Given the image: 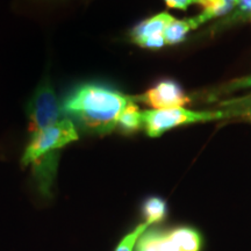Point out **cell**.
<instances>
[{
  "label": "cell",
  "mask_w": 251,
  "mask_h": 251,
  "mask_svg": "<svg viewBox=\"0 0 251 251\" xmlns=\"http://www.w3.org/2000/svg\"><path fill=\"white\" fill-rule=\"evenodd\" d=\"M129 97L100 84H84L75 89L61 103L65 117L84 129L106 135L117 128L118 119Z\"/></svg>",
  "instance_id": "cell-1"
},
{
  "label": "cell",
  "mask_w": 251,
  "mask_h": 251,
  "mask_svg": "<svg viewBox=\"0 0 251 251\" xmlns=\"http://www.w3.org/2000/svg\"><path fill=\"white\" fill-rule=\"evenodd\" d=\"M77 140L76 126L68 117L30 134L21 164L33 166L39 188L45 196L51 194L57 168V151Z\"/></svg>",
  "instance_id": "cell-2"
},
{
  "label": "cell",
  "mask_w": 251,
  "mask_h": 251,
  "mask_svg": "<svg viewBox=\"0 0 251 251\" xmlns=\"http://www.w3.org/2000/svg\"><path fill=\"white\" fill-rule=\"evenodd\" d=\"M228 118L227 111L197 112L183 107L147 109L142 112L143 127L150 137H158L163 133L181 125L207 122Z\"/></svg>",
  "instance_id": "cell-3"
},
{
  "label": "cell",
  "mask_w": 251,
  "mask_h": 251,
  "mask_svg": "<svg viewBox=\"0 0 251 251\" xmlns=\"http://www.w3.org/2000/svg\"><path fill=\"white\" fill-rule=\"evenodd\" d=\"M27 115L30 134L65 117L49 79L43 80L34 92L27 105Z\"/></svg>",
  "instance_id": "cell-4"
},
{
  "label": "cell",
  "mask_w": 251,
  "mask_h": 251,
  "mask_svg": "<svg viewBox=\"0 0 251 251\" xmlns=\"http://www.w3.org/2000/svg\"><path fill=\"white\" fill-rule=\"evenodd\" d=\"M137 101H142L153 109L181 107L191 101L179 84L175 80L165 79L157 83L155 86L137 97Z\"/></svg>",
  "instance_id": "cell-5"
},
{
  "label": "cell",
  "mask_w": 251,
  "mask_h": 251,
  "mask_svg": "<svg viewBox=\"0 0 251 251\" xmlns=\"http://www.w3.org/2000/svg\"><path fill=\"white\" fill-rule=\"evenodd\" d=\"M174 20L175 18L168 12L155 14L153 17L147 19L133 28V30L130 31L131 40L140 46V43L148 37L164 34L165 28Z\"/></svg>",
  "instance_id": "cell-6"
},
{
  "label": "cell",
  "mask_w": 251,
  "mask_h": 251,
  "mask_svg": "<svg viewBox=\"0 0 251 251\" xmlns=\"http://www.w3.org/2000/svg\"><path fill=\"white\" fill-rule=\"evenodd\" d=\"M169 236L180 251H201L202 236L191 227H178L168 231Z\"/></svg>",
  "instance_id": "cell-7"
},
{
  "label": "cell",
  "mask_w": 251,
  "mask_h": 251,
  "mask_svg": "<svg viewBox=\"0 0 251 251\" xmlns=\"http://www.w3.org/2000/svg\"><path fill=\"white\" fill-rule=\"evenodd\" d=\"M200 25L201 23L198 17L183 19V20H176L175 19L164 30L165 45H177V43L183 42L186 39L188 31L196 29Z\"/></svg>",
  "instance_id": "cell-8"
},
{
  "label": "cell",
  "mask_w": 251,
  "mask_h": 251,
  "mask_svg": "<svg viewBox=\"0 0 251 251\" xmlns=\"http://www.w3.org/2000/svg\"><path fill=\"white\" fill-rule=\"evenodd\" d=\"M142 126V112L140 111L139 106L134 102V100L130 98L118 119L117 127L120 128V130L126 134H131L139 130Z\"/></svg>",
  "instance_id": "cell-9"
},
{
  "label": "cell",
  "mask_w": 251,
  "mask_h": 251,
  "mask_svg": "<svg viewBox=\"0 0 251 251\" xmlns=\"http://www.w3.org/2000/svg\"><path fill=\"white\" fill-rule=\"evenodd\" d=\"M142 213L146 219L144 224L150 226L161 222L165 219L166 213H168V206H166L165 200H163L162 198L150 197L143 203Z\"/></svg>",
  "instance_id": "cell-10"
},
{
  "label": "cell",
  "mask_w": 251,
  "mask_h": 251,
  "mask_svg": "<svg viewBox=\"0 0 251 251\" xmlns=\"http://www.w3.org/2000/svg\"><path fill=\"white\" fill-rule=\"evenodd\" d=\"M198 5L201 6L203 9L201 13L198 15L201 25L231 11L225 0H198Z\"/></svg>",
  "instance_id": "cell-11"
},
{
  "label": "cell",
  "mask_w": 251,
  "mask_h": 251,
  "mask_svg": "<svg viewBox=\"0 0 251 251\" xmlns=\"http://www.w3.org/2000/svg\"><path fill=\"white\" fill-rule=\"evenodd\" d=\"M222 106L227 107L228 118L233 117H248L251 120V96L247 98L236 100H229L222 103Z\"/></svg>",
  "instance_id": "cell-12"
},
{
  "label": "cell",
  "mask_w": 251,
  "mask_h": 251,
  "mask_svg": "<svg viewBox=\"0 0 251 251\" xmlns=\"http://www.w3.org/2000/svg\"><path fill=\"white\" fill-rule=\"evenodd\" d=\"M147 228H148V225L147 224H142V225L137 226V227L135 228L131 233L126 235V236L122 238V240L120 241V243L118 244L115 251H133L135 246H136V243H137V240H139L141 235H142L144 231L147 230Z\"/></svg>",
  "instance_id": "cell-13"
},
{
  "label": "cell",
  "mask_w": 251,
  "mask_h": 251,
  "mask_svg": "<svg viewBox=\"0 0 251 251\" xmlns=\"http://www.w3.org/2000/svg\"><path fill=\"white\" fill-rule=\"evenodd\" d=\"M249 87H251V75L250 76L230 80L229 83L225 84V85L219 90V92L227 93V92H233V91H236V90L249 89Z\"/></svg>",
  "instance_id": "cell-14"
},
{
  "label": "cell",
  "mask_w": 251,
  "mask_h": 251,
  "mask_svg": "<svg viewBox=\"0 0 251 251\" xmlns=\"http://www.w3.org/2000/svg\"><path fill=\"white\" fill-rule=\"evenodd\" d=\"M168 7L186 11L191 5L198 4V0H164Z\"/></svg>",
  "instance_id": "cell-15"
},
{
  "label": "cell",
  "mask_w": 251,
  "mask_h": 251,
  "mask_svg": "<svg viewBox=\"0 0 251 251\" xmlns=\"http://www.w3.org/2000/svg\"><path fill=\"white\" fill-rule=\"evenodd\" d=\"M237 12L235 13L236 17H244V15L251 14V0H238Z\"/></svg>",
  "instance_id": "cell-16"
},
{
  "label": "cell",
  "mask_w": 251,
  "mask_h": 251,
  "mask_svg": "<svg viewBox=\"0 0 251 251\" xmlns=\"http://www.w3.org/2000/svg\"><path fill=\"white\" fill-rule=\"evenodd\" d=\"M225 1L227 2V5L229 6V8L233 9V8H235L237 6L238 0H225Z\"/></svg>",
  "instance_id": "cell-17"
}]
</instances>
